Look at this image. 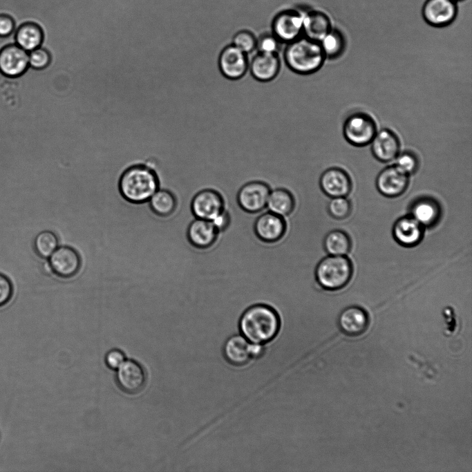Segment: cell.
<instances>
[{"instance_id":"6da1fadb","label":"cell","mask_w":472,"mask_h":472,"mask_svg":"<svg viewBox=\"0 0 472 472\" xmlns=\"http://www.w3.org/2000/svg\"><path fill=\"white\" fill-rule=\"evenodd\" d=\"M280 319L270 307L258 304L247 308L238 321V330L249 342L263 344L274 339L280 332Z\"/></svg>"},{"instance_id":"7a4b0ae2","label":"cell","mask_w":472,"mask_h":472,"mask_svg":"<svg viewBox=\"0 0 472 472\" xmlns=\"http://www.w3.org/2000/svg\"><path fill=\"white\" fill-rule=\"evenodd\" d=\"M159 188V180L155 171L143 164L127 168L118 182L121 196L133 204L147 202Z\"/></svg>"},{"instance_id":"3957f363","label":"cell","mask_w":472,"mask_h":472,"mask_svg":"<svg viewBox=\"0 0 472 472\" xmlns=\"http://www.w3.org/2000/svg\"><path fill=\"white\" fill-rule=\"evenodd\" d=\"M283 59L290 70L301 75L317 72L326 59L319 42L303 35L286 44Z\"/></svg>"},{"instance_id":"277c9868","label":"cell","mask_w":472,"mask_h":472,"mask_svg":"<svg viewBox=\"0 0 472 472\" xmlns=\"http://www.w3.org/2000/svg\"><path fill=\"white\" fill-rule=\"evenodd\" d=\"M353 272L351 261L346 255H326L318 263L315 276L325 290L333 292L344 287Z\"/></svg>"},{"instance_id":"5b68a950","label":"cell","mask_w":472,"mask_h":472,"mask_svg":"<svg viewBox=\"0 0 472 472\" xmlns=\"http://www.w3.org/2000/svg\"><path fill=\"white\" fill-rule=\"evenodd\" d=\"M377 132L375 120L364 112L351 113L343 125V135L346 140L358 147L370 144Z\"/></svg>"},{"instance_id":"8992f818","label":"cell","mask_w":472,"mask_h":472,"mask_svg":"<svg viewBox=\"0 0 472 472\" xmlns=\"http://www.w3.org/2000/svg\"><path fill=\"white\" fill-rule=\"evenodd\" d=\"M304 12L284 10L275 15L272 22V33L283 44L290 43L303 36Z\"/></svg>"},{"instance_id":"52a82bcc","label":"cell","mask_w":472,"mask_h":472,"mask_svg":"<svg viewBox=\"0 0 472 472\" xmlns=\"http://www.w3.org/2000/svg\"><path fill=\"white\" fill-rule=\"evenodd\" d=\"M48 265L50 272L57 277L70 279L79 273L82 258L75 248L63 244L48 258Z\"/></svg>"},{"instance_id":"ba28073f","label":"cell","mask_w":472,"mask_h":472,"mask_svg":"<svg viewBox=\"0 0 472 472\" xmlns=\"http://www.w3.org/2000/svg\"><path fill=\"white\" fill-rule=\"evenodd\" d=\"M223 355L228 363L242 366L253 357L261 356L263 352L261 344H251L242 334L230 336L223 346Z\"/></svg>"},{"instance_id":"9c48e42d","label":"cell","mask_w":472,"mask_h":472,"mask_svg":"<svg viewBox=\"0 0 472 472\" xmlns=\"http://www.w3.org/2000/svg\"><path fill=\"white\" fill-rule=\"evenodd\" d=\"M248 55L234 46H226L220 53L218 66L222 75L229 80L243 78L249 70Z\"/></svg>"},{"instance_id":"30bf717a","label":"cell","mask_w":472,"mask_h":472,"mask_svg":"<svg viewBox=\"0 0 472 472\" xmlns=\"http://www.w3.org/2000/svg\"><path fill=\"white\" fill-rule=\"evenodd\" d=\"M29 68L28 52L15 43L5 45L0 50V72L9 77H17Z\"/></svg>"},{"instance_id":"8fae6325","label":"cell","mask_w":472,"mask_h":472,"mask_svg":"<svg viewBox=\"0 0 472 472\" xmlns=\"http://www.w3.org/2000/svg\"><path fill=\"white\" fill-rule=\"evenodd\" d=\"M319 185L323 193L329 198L346 197L352 189V180L348 173L339 167H330L319 177Z\"/></svg>"},{"instance_id":"7c38bea8","label":"cell","mask_w":472,"mask_h":472,"mask_svg":"<svg viewBox=\"0 0 472 472\" xmlns=\"http://www.w3.org/2000/svg\"><path fill=\"white\" fill-rule=\"evenodd\" d=\"M408 183L409 176L395 164L383 169L376 178L377 190L388 198H395L403 194Z\"/></svg>"},{"instance_id":"4fadbf2b","label":"cell","mask_w":472,"mask_h":472,"mask_svg":"<svg viewBox=\"0 0 472 472\" xmlns=\"http://www.w3.org/2000/svg\"><path fill=\"white\" fill-rule=\"evenodd\" d=\"M271 189L264 182L252 180L245 183L238 193V202L243 209L255 212L266 207Z\"/></svg>"},{"instance_id":"5bb4252c","label":"cell","mask_w":472,"mask_h":472,"mask_svg":"<svg viewBox=\"0 0 472 472\" xmlns=\"http://www.w3.org/2000/svg\"><path fill=\"white\" fill-rule=\"evenodd\" d=\"M191 210L196 218L211 221L224 211L223 202L215 190L202 189L193 198Z\"/></svg>"},{"instance_id":"9a60e30c","label":"cell","mask_w":472,"mask_h":472,"mask_svg":"<svg viewBox=\"0 0 472 472\" xmlns=\"http://www.w3.org/2000/svg\"><path fill=\"white\" fill-rule=\"evenodd\" d=\"M281 61L279 54L258 53L249 63L252 77L260 82L274 80L279 74Z\"/></svg>"},{"instance_id":"2e32d148","label":"cell","mask_w":472,"mask_h":472,"mask_svg":"<svg viewBox=\"0 0 472 472\" xmlns=\"http://www.w3.org/2000/svg\"><path fill=\"white\" fill-rule=\"evenodd\" d=\"M372 155L381 162H388L400 153L401 144L395 132L383 129L377 131L370 142Z\"/></svg>"},{"instance_id":"e0dca14e","label":"cell","mask_w":472,"mask_h":472,"mask_svg":"<svg viewBox=\"0 0 472 472\" xmlns=\"http://www.w3.org/2000/svg\"><path fill=\"white\" fill-rule=\"evenodd\" d=\"M116 379L121 390L129 394L138 393L145 384V374L142 366L133 360L123 362L117 368Z\"/></svg>"},{"instance_id":"ac0fdd59","label":"cell","mask_w":472,"mask_h":472,"mask_svg":"<svg viewBox=\"0 0 472 472\" xmlns=\"http://www.w3.org/2000/svg\"><path fill=\"white\" fill-rule=\"evenodd\" d=\"M424 232V227L412 216L399 218L393 228L395 240L399 245L406 247L418 245L422 240Z\"/></svg>"},{"instance_id":"d6986e66","label":"cell","mask_w":472,"mask_h":472,"mask_svg":"<svg viewBox=\"0 0 472 472\" xmlns=\"http://www.w3.org/2000/svg\"><path fill=\"white\" fill-rule=\"evenodd\" d=\"M457 6L453 0H427L423 8L426 21L435 26H444L453 21Z\"/></svg>"},{"instance_id":"ffe728a7","label":"cell","mask_w":472,"mask_h":472,"mask_svg":"<svg viewBox=\"0 0 472 472\" xmlns=\"http://www.w3.org/2000/svg\"><path fill=\"white\" fill-rule=\"evenodd\" d=\"M369 324L367 312L359 306L345 308L339 314L338 325L346 335L357 337L365 332Z\"/></svg>"},{"instance_id":"44dd1931","label":"cell","mask_w":472,"mask_h":472,"mask_svg":"<svg viewBox=\"0 0 472 472\" xmlns=\"http://www.w3.org/2000/svg\"><path fill=\"white\" fill-rule=\"evenodd\" d=\"M45 33L37 23L26 21L21 23L15 30V43L27 52L42 46Z\"/></svg>"},{"instance_id":"7402d4cb","label":"cell","mask_w":472,"mask_h":472,"mask_svg":"<svg viewBox=\"0 0 472 472\" xmlns=\"http://www.w3.org/2000/svg\"><path fill=\"white\" fill-rule=\"evenodd\" d=\"M254 229L257 236L262 240L274 241L283 234L285 223L282 216L267 210L258 217Z\"/></svg>"},{"instance_id":"603a6c76","label":"cell","mask_w":472,"mask_h":472,"mask_svg":"<svg viewBox=\"0 0 472 472\" xmlns=\"http://www.w3.org/2000/svg\"><path fill=\"white\" fill-rule=\"evenodd\" d=\"M331 29L330 19L325 13L317 10L304 12L303 36L319 42Z\"/></svg>"},{"instance_id":"cb8c5ba5","label":"cell","mask_w":472,"mask_h":472,"mask_svg":"<svg viewBox=\"0 0 472 472\" xmlns=\"http://www.w3.org/2000/svg\"><path fill=\"white\" fill-rule=\"evenodd\" d=\"M440 215L438 202L431 198H419L410 207V216L424 227L434 226L440 220Z\"/></svg>"},{"instance_id":"d4e9b609","label":"cell","mask_w":472,"mask_h":472,"mask_svg":"<svg viewBox=\"0 0 472 472\" xmlns=\"http://www.w3.org/2000/svg\"><path fill=\"white\" fill-rule=\"evenodd\" d=\"M217 231L210 220L195 218L188 227L187 236L193 245L205 247L214 242Z\"/></svg>"},{"instance_id":"484cf974","label":"cell","mask_w":472,"mask_h":472,"mask_svg":"<svg viewBox=\"0 0 472 472\" xmlns=\"http://www.w3.org/2000/svg\"><path fill=\"white\" fill-rule=\"evenodd\" d=\"M151 211L159 217L171 215L176 207V198L169 190L159 188L147 202Z\"/></svg>"},{"instance_id":"4316f807","label":"cell","mask_w":472,"mask_h":472,"mask_svg":"<svg viewBox=\"0 0 472 472\" xmlns=\"http://www.w3.org/2000/svg\"><path fill=\"white\" fill-rule=\"evenodd\" d=\"M323 247L328 255H346L351 248V240L344 232L339 229L329 231L324 236Z\"/></svg>"},{"instance_id":"83f0119b","label":"cell","mask_w":472,"mask_h":472,"mask_svg":"<svg viewBox=\"0 0 472 472\" xmlns=\"http://www.w3.org/2000/svg\"><path fill=\"white\" fill-rule=\"evenodd\" d=\"M293 204L292 196L287 189L274 188L268 196L266 207L269 211L283 216L292 210Z\"/></svg>"},{"instance_id":"f1b7e54d","label":"cell","mask_w":472,"mask_h":472,"mask_svg":"<svg viewBox=\"0 0 472 472\" xmlns=\"http://www.w3.org/2000/svg\"><path fill=\"white\" fill-rule=\"evenodd\" d=\"M325 59H334L340 57L346 47L343 35L336 29H331L319 41Z\"/></svg>"},{"instance_id":"f546056e","label":"cell","mask_w":472,"mask_h":472,"mask_svg":"<svg viewBox=\"0 0 472 472\" xmlns=\"http://www.w3.org/2000/svg\"><path fill=\"white\" fill-rule=\"evenodd\" d=\"M59 246V237L51 230L40 232L34 240L35 251L43 258H48Z\"/></svg>"},{"instance_id":"4dcf8cb0","label":"cell","mask_w":472,"mask_h":472,"mask_svg":"<svg viewBox=\"0 0 472 472\" xmlns=\"http://www.w3.org/2000/svg\"><path fill=\"white\" fill-rule=\"evenodd\" d=\"M352 210L350 202L346 197L330 198L327 203V211L330 217L342 220L348 218Z\"/></svg>"},{"instance_id":"1f68e13d","label":"cell","mask_w":472,"mask_h":472,"mask_svg":"<svg viewBox=\"0 0 472 472\" xmlns=\"http://www.w3.org/2000/svg\"><path fill=\"white\" fill-rule=\"evenodd\" d=\"M256 41L257 37L252 32L241 30L234 35L232 44L249 55L256 50Z\"/></svg>"},{"instance_id":"d6a6232c","label":"cell","mask_w":472,"mask_h":472,"mask_svg":"<svg viewBox=\"0 0 472 472\" xmlns=\"http://www.w3.org/2000/svg\"><path fill=\"white\" fill-rule=\"evenodd\" d=\"M282 44L273 33H263L257 37L256 50L262 53L279 54Z\"/></svg>"},{"instance_id":"836d02e7","label":"cell","mask_w":472,"mask_h":472,"mask_svg":"<svg viewBox=\"0 0 472 472\" xmlns=\"http://www.w3.org/2000/svg\"><path fill=\"white\" fill-rule=\"evenodd\" d=\"M395 160V164L409 176L414 174L419 168L418 157L413 151H406L399 153Z\"/></svg>"},{"instance_id":"e575fe53","label":"cell","mask_w":472,"mask_h":472,"mask_svg":"<svg viewBox=\"0 0 472 472\" xmlns=\"http://www.w3.org/2000/svg\"><path fill=\"white\" fill-rule=\"evenodd\" d=\"M51 59L50 52L42 46L28 52V64L31 68L44 69L49 66Z\"/></svg>"},{"instance_id":"d590c367","label":"cell","mask_w":472,"mask_h":472,"mask_svg":"<svg viewBox=\"0 0 472 472\" xmlns=\"http://www.w3.org/2000/svg\"><path fill=\"white\" fill-rule=\"evenodd\" d=\"M15 21L8 14H0V37L8 38L15 31Z\"/></svg>"},{"instance_id":"8d00e7d4","label":"cell","mask_w":472,"mask_h":472,"mask_svg":"<svg viewBox=\"0 0 472 472\" xmlns=\"http://www.w3.org/2000/svg\"><path fill=\"white\" fill-rule=\"evenodd\" d=\"M125 361L124 355L120 350H110L105 358L107 366L111 369H117Z\"/></svg>"},{"instance_id":"74e56055","label":"cell","mask_w":472,"mask_h":472,"mask_svg":"<svg viewBox=\"0 0 472 472\" xmlns=\"http://www.w3.org/2000/svg\"><path fill=\"white\" fill-rule=\"evenodd\" d=\"M12 287L10 280L0 273V306L6 304L11 298Z\"/></svg>"},{"instance_id":"f35d334b","label":"cell","mask_w":472,"mask_h":472,"mask_svg":"<svg viewBox=\"0 0 472 472\" xmlns=\"http://www.w3.org/2000/svg\"><path fill=\"white\" fill-rule=\"evenodd\" d=\"M228 221L229 217L227 211L224 209V211L211 222L214 224L217 230H219L225 228L227 226Z\"/></svg>"},{"instance_id":"ab89813d","label":"cell","mask_w":472,"mask_h":472,"mask_svg":"<svg viewBox=\"0 0 472 472\" xmlns=\"http://www.w3.org/2000/svg\"><path fill=\"white\" fill-rule=\"evenodd\" d=\"M453 1H455V0H453Z\"/></svg>"}]
</instances>
